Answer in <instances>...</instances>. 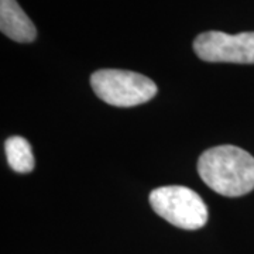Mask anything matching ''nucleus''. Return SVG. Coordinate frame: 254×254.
Wrapping results in <instances>:
<instances>
[{"mask_svg": "<svg viewBox=\"0 0 254 254\" xmlns=\"http://www.w3.org/2000/svg\"><path fill=\"white\" fill-rule=\"evenodd\" d=\"M198 173L210 190L223 196H243L254 190V157L236 145H218L202 153Z\"/></svg>", "mask_w": 254, "mask_h": 254, "instance_id": "nucleus-1", "label": "nucleus"}, {"mask_svg": "<svg viewBox=\"0 0 254 254\" xmlns=\"http://www.w3.org/2000/svg\"><path fill=\"white\" fill-rule=\"evenodd\" d=\"M91 85L99 99L119 108L141 105L157 95V85L150 78L123 69H99L92 73Z\"/></svg>", "mask_w": 254, "mask_h": 254, "instance_id": "nucleus-2", "label": "nucleus"}, {"mask_svg": "<svg viewBox=\"0 0 254 254\" xmlns=\"http://www.w3.org/2000/svg\"><path fill=\"white\" fill-rule=\"evenodd\" d=\"M150 205L158 216L180 229L196 230L208 222V208L203 199L187 187L157 188L150 193Z\"/></svg>", "mask_w": 254, "mask_h": 254, "instance_id": "nucleus-3", "label": "nucleus"}, {"mask_svg": "<svg viewBox=\"0 0 254 254\" xmlns=\"http://www.w3.org/2000/svg\"><path fill=\"white\" fill-rule=\"evenodd\" d=\"M193 50L200 60L208 63L254 64V31L235 36L206 31L195 38Z\"/></svg>", "mask_w": 254, "mask_h": 254, "instance_id": "nucleus-4", "label": "nucleus"}, {"mask_svg": "<svg viewBox=\"0 0 254 254\" xmlns=\"http://www.w3.org/2000/svg\"><path fill=\"white\" fill-rule=\"evenodd\" d=\"M0 30L17 43H33L37 37L36 26L17 0H0Z\"/></svg>", "mask_w": 254, "mask_h": 254, "instance_id": "nucleus-5", "label": "nucleus"}, {"mask_svg": "<svg viewBox=\"0 0 254 254\" xmlns=\"http://www.w3.org/2000/svg\"><path fill=\"white\" fill-rule=\"evenodd\" d=\"M6 157L10 168L16 173L27 174L34 168V155L31 145L24 137L13 136L4 143Z\"/></svg>", "mask_w": 254, "mask_h": 254, "instance_id": "nucleus-6", "label": "nucleus"}]
</instances>
